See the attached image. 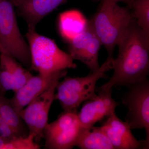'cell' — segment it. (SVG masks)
Masks as SVG:
<instances>
[{
  "instance_id": "obj_1",
  "label": "cell",
  "mask_w": 149,
  "mask_h": 149,
  "mask_svg": "<svg viewBox=\"0 0 149 149\" xmlns=\"http://www.w3.org/2000/svg\"><path fill=\"white\" fill-rule=\"evenodd\" d=\"M117 58L113 59L114 72L109 81L98 89L112 90L115 86L127 87L144 80L149 72V36L133 17L122 39L118 44Z\"/></svg>"
},
{
  "instance_id": "obj_2",
  "label": "cell",
  "mask_w": 149,
  "mask_h": 149,
  "mask_svg": "<svg viewBox=\"0 0 149 149\" xmlns=\"http://www.w3.org/2000/svg\"><path fill=\"white\" fill-rule=\"evenodd\" d=\"M102 2L98 10L88 22L102 45L106 49L107 58H113L115 47L125 34L133 16L128 6Z\"/></svg>"
},
{
  "instance_id": "obj_3",
  "label": "cell",
  "mask_w": 149,
  "mask_h": 149,
  "mask_svg": "<svg viewBox=\"0 0 149 149\" xmlns=\"http://www.w3.org/2000/svg\"><path fill=\"white\" fill-rule=\"evenodd\" d=\"M27 38L31 56V69L47 74L77 65L68 53L62 50L53 40L40 35L35 28H28Z\"/></svg>"
},
{
  "instance_id": "obj_4",
  "label": "cell",
  "mask_w": 149,
  "mask_h": 149,
  "mask_svg": "<svg viewBox=\"0 0 149 149\" xmlns=\"http://www.w3.org/2000/svg\"><path fill=\"white\" fill-rule=\"evenodd\" d=\"M113 59L107 58L97 70L85 77H65L58 82L54 98L59 101L64 111L77 109L82 102L96 96V83L106 78V72L113 69Z\"/></svg>"
},
{
  "instance_id": "obj_5",
  "label": "cell",
  "mask_w": 149,
  "mask_h": 149,
  "mask_svg": "<svg viewBox=\"0 0 149 149\" xmlns=\"http://www.w3.org/2000/svg\"><path fill=\"white\" fill-rule=\"evenodd\" d=\"M14 8L10 0H0V53L31 68L29 46L19 28Z\"/></svg>"
},
{
  "instance_id": "obj_6",
  "label": "cell",
  "mask_w": 149,
  "mask_h": 149,
  "mask_svg": "<svg viewBox=\"0 0 149 149\" xmlns=\"http://www.w3.org/2000/svg\"><path fill=\"white\" fill-rule=\"evenodd\" d=\"M121 102L127 109L125 121L131 129L144 128L146 143L149 145V80H144L127 87Z\"/></svg>"
},
{
  "instance_id": "obj_7",
  "label": "cell",
  "mask_w": 149,
  "mask_h": 149,
  "mask_svg": "<svg viewBox=\"0 0 149 149\" xmlns=\"http://www.w3.org/2000/svg\"><path fill=\"white\" fill-rule=\"evenodd\" d=\"M77 109L64 111L56 120L47 123L43 130L45 148L71 149L74 146L81 125Z\"/></svg>"
},
{
  "instance_id": "obj_8",
  "label": "cell",
  "mask_w": 149,
  "mask_h": 149,
  "mask_svg": "<svg viewBox=\"0 0 149 149\" xmlns=\"http://www.w3.org/2000/svg\"><path fill=\"white\" fill-rule=\"evenodd\" d=\"M64 76L57 77L42 93L33 100L19 113L26 123L29 133L34 136L35 142H40L43 137V130L48 123L51 105L55 100L56 87Z\"/></svg>"
},
{
  "instance_id": "obj_9",
  "label": "cell",
  "mask_w": 149,
  "mask_h": 149,
  "mask_svg": "<svg viewBox=\"0 0 149 149\" xmlns=\"http://www.w3.org/2000/svg\"><path fill=\"white\" fill-rule=\"evenodd\" d=\"M67 43L68 54L73 60L82 62L91 72L100 68L98 55L101 43L89 22L83 32Z\"/></svg>"
},
{
  "instance_id": "obj_10",
  "label": "cell",
  "mask_w": 149,
  "mask_h": 149,
  "mask_svg": "<svg viewBox=\"0 0 149 149\" xmlns=\"http://www.w3.org/2000/svg\"><path fill=\"white\" fill-rule=\"evenodd\" d=\"M112 91L99 90L96 87L97 94L85 101L80 111L77 113L81 127L94 126L96 123L115 113L119 103L113 98Z\"/></svg>"
},
{
  "instance_id": "obj_11",
  "label": "cell",
  "mask_w": 149,
  "mask_h": 149,
  "mask_svg": "<svg viewBox=\"0 0 149 149\" xmlns=\"http://www.w3.org/2000/svg\"><path fill=\"white\" fill-rule=\"evenodd\" d=\"M111 142L114 149H148L145 140H137L130 125L113 113L107 118L101 126Z\"/></svg>"
},
{
  "instance_id": "obj_12",
  "label": "cell",
  "mask_w": 149,
  "mask_h": 149,
  "mask_svg": "<svg viewBox=\"0 0 149 149\" xmlns=\"http://www.w3.org/2000/svg\"><path fill=\"white\" fill-rule=\"evenodd\" d=\"M66 70H59L50 74H38L32 75L22 87L14 92L12 98L9 99L11 104L15 111L19 112L47 88L57 77L66 76ZM19 115V114H18Z\"/></svg>"
},
{
  "instance_id": "obj_13",
  "label": "cell",
  "mask_w": 149,
  "mask_h": 149,
  "mask_svg": "<svg viewBox=\"0 0 149 149\" xmlns=\"http://www.w3.org/2000/svg\"><path fill=\"white\" fill-rule=\"evenodd\" d=\"M28 28H35L45 17L68 0H10Z\"/></svg>"
},
{
  "instance_id": "obj_14",
  "label": "cell",
  "mask_w": 149,
  "mask_h": 149,
  "mask_svg": "<svg viewBox=\"0 0 149 149\" xmlns=\"http://www.w3.org/2000/svg\"><path fill=\"white\" fill-rule=\"evenodd\" d=\"M88 23V21L79 10L65 11L59 16V32L62 38L68 43L83 32Z\"/></svg>"
},
{
  "instance_id": "obj_15",
  "label": "cell",
  "mask_w": 149,
  "mask_h": 149,
  "mask_svg": "<svg viewBox=\"0 0 149 149\" xmlns=\"http://www.w3.org/2000/svg\"><path fill=\"white\" fill-rule=\"evenodd\" d=\"M74 146L81 149H114L107 134L100 127H82Z\"/></svg>"
},
{
  "instance_id": "obj_16",
  "label": "cell",
  "mask_w": 149,
  "mask_h": 149,
  "mask_svg": "<svg viewBox=\"0 0 149 149\" xmlns=\"http://www.w3.org/2000/svg\"><path fill=\"white\" fill-rule=\"evenodd\" d=\"M0 68L7 71L13 78L15 88L14 92L27 83L33 75L22 67L15 58L3 53H0Z\"/></svg>"
},
{
  "instance_id": "obj_17",
  "label": "cell",
  "mask_w": 149,
  "mask_h": 149,
  "mask_svg": "<svg viewBox=\"0 0 149 149\" xmlns=\"http://www.w3.org/2000/svg\"><path fill=\"white\" fill-rule=\"evenodd\" d=\"M0 115L2 120L8 124L19 136L24 135V127L22 119L14 109L9 99L0 92Z\"/></svg>"
},
{
  "instance_id": "obj_18",
  "label": "cell",
  "mask_w": 149,
  "mask_h": 149,
  "mask_svg": "<svg viewBox=\"0 0 149 149\" xmlns=\"http://www.w3.org/2000/svg\"><path fill=\"white\" fill-rule=\"evenodd\" d=\"M128 3L136 23L149 36V0H133Z\"/></svg>"
},
{
  "instance_id": "obj_19",
  "label": "cell",
  "mask_w": 149,
  "mask_h": 149,
  "mask_svg": "<svg viewBox=\"0 0 149 149\" xmlns=\"http://www.w3.org/2000/svg\"><path fill=\"white\" fill-rule=\"evenodd\" d=\"M40 146L29 133L26 136H19L9 141H5L2 149H39Z\"/></svg>"
},
{
  "instance_id": "obj_20",
  "label": "cell",
  "mask_w": 149,
  "mask_h": 149,
  "mask_svg": "<svg viewBox=\"0 0 149 149\" xmlns=\"http://www.w3.org/2000/svg\"><path fill=\"white\" fill-rule=\"evenodd\" d=\"M19 136L10 126L2 120L0 124V137L1 138L7 141Z\"/></svg>"
},
{
  "instance_id": "obj_21",
  "label": "cell",
  "mask_w": 149,
  "mask_h": 149,
  "mask_svg": "<svg viewBox=\"0 0 149 149\" xmlns=\"http://www.w3.org/2000/svg\"><path fill=\"white\" fill-rule=\"evenodd\" d=\"M102 1L107 2L109 3H118V2L123 1L128 3L132 1L133 0H101Z\"/></svg>"
},
{
  "instance_id": "obj_22",
  "label": "cell",
  "mask_w": 149,
  "mask_h": 149,
  "mask_svg": "<svg viewBox=\"0 0 149 149\" xmlns=\"http://www.w3.org/2000/svg\"><path fill=\"white\" fill-rule=\"evenodd\" d=\"M2 121L1 118V115H0V124H1V122Z\"/></svg>"
},
{
  "instance_id": "obj_23",
  "label": "cell",
  "mask_w": 149,
  "mask_h": 149,
  "mask_svg": "<svg viewBox=\"0 0 149 149\" xmlns=\"http://www.w3.org/2000/svg\"></svg>"
}]
</instances>
